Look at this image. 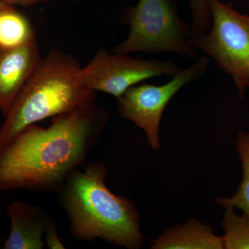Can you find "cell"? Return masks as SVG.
<instances>
[{
  "label": "cell",
  "instance_id": "obj_1",
  "mask_svg": "<svg viewBox=\"0 0 249 249\" xmlns=\"http://www.w3.org/2000/svg\"><path fill=\"white\" fill-rule=\"evenodd\" d=\"M93 104L53 117L48 127L31 124L0 147V191H58L84 163L109 121Z\"/></svg>",
  "mask_w": 249,
  "mask_h": 249
},
{
  "label": "cell",
  "instance_id": "obj_2",
  "mask_svg": "<svg viewBox=\"0 0 249 249\" xmlns=\"http://www.w3.org/2000/svg\"><path fill=\"white\" fill-rule=\"evenodd\" d=\"M107 168L101 163L69 174L58 192L70 233L81 242L100 238L126 249H141L144 240L138 210L132 201L107 188Z\"/></svg>",
  "mask_w": 249,
  "mask_h": 249
},
{
  "label": "cell",
  "instance_id": "obj_3",
  "mask_svg": "<svg viewBox=\"0 0 249 249\" xmlns=\"http://www.w3.org/2000/svg\"><path fill=\"white\" fill-rule=\"evenodd\" d=\"M81 68L70 54L49 51L0 127V147L31 124L93 104L96 92L85 84Z\"/></svg>",
  "mask_w": 249,
  "mask_h": 249
},
{
  "label": "cell",
  "instance_id": "obj_4",
  "mask_svg": "<svg viewBox=\"0 0 249 249\" xmlns=\"http://www.w3.org/2000/svg\"><path fill=\"white\" fill-rule=\"evenodd\" d=\"M119 20L129 26V32L114 47V53H174L189 60L198 57L191 42V24L181 19L172 0H139L124 9Z\"/></svg>",
  "mask_w": 249,
  "mask_h": 249
},
{
  "label": "cell",
  "instance_id": "obj_5",
  "mask_svg": "<svg viewBox=\"0 0 249 249\" xmlns=\"http://www.w3.org/2000/svg\"><path fill=\"white\" fill-rule=\"evenodd\" d=\"M207 3L211 28L191 42L231 77L242 101L249 88V16L220 0H207Z\"/></svg>",
  "mask_w": 249,
  "mask_h": 249
},
{
  "label": "cell",
  "instance_id": "obj_6",
  "mask_svg": "<svg viewBox=\"0 0 249 249\" xmlns=\"http://www.w3.org/2000/svg\"><path fill=\"white\" fill-rule=\"evenodd\" d=\"M210 63L211 59L206 55L198 56L164 84L142 83L129 88L116 98L118 113L142 129L152 150H158L160 147V124L166 106L183 87L204 76Z\"/></svg>",
  "mask_w": 249,
  "mask_h": 249
},
{
  "label": "cell",
  "instance_id": "obj_7",
  "mask_svg": "<svg viewBox=\"0 0 249 249\" xmlns=\"http://www.w3.org/2000/svg\"><path fill=\"white\" fill-rule=\"evenodd\" d=\"M181 69L172 60H143L101 49L82 67L81 77L90 89L118 98L145 80L158 76L172 77Z\"/></svg>",
  "mask_w": 249,
  "mask_h": 249
},
{
  "label": "cell",
  "instance_id": "obj_8",
  "mask_svg": "<svg viewBox=\"0 0 249 249\" xmlns=\"http://www.w3.org/2000/svg\"><path fill=\"white\" fill-rule=\"evenodd\" d=\"M42 58L37 39L24 47L0 52V111L4 119Z\"/></svg>",
  "mask_w": 249,
  "mask_h": 249
},
{
  "label": "cell",
  "instance_id": "obj_9",
  "mask_svg": "<svg viewBox=\"0 0 249 249\" xmlns=\"http://www.w3.org/2000/svg\"><path fill=\"white\" fill-rule=\"evenodd\" d=\"M11 222L9 235L3 249H43L44 232L49 221L45 211L26 201H14L6 207Z\"/></svg>",
  "mask_w": 249,
  "mask_h": 249
},
{
  "label": "cell",
  "instance_id": "obj_10",
  "mask_svg": "<svg viewBox=\"0 0 249 249\" xmlns=\"http://www.w3.org/2000/svg\"><path fill=\"white\" fill-rule=\"evenodd\" d=\"M152 249H224L223 237L214 235L213 229L196 219L177 224L160 234Z\"/></svg>",
  "mask_w": 249,
  "mask_h": 249
},
{
  "label": "cell",
  "instance_id": "obj_11",
  "mask_svg": "<svg viewBox=\"0 0 249 249\" xmlns=\"http://www.w3.org/2000/svg\"><path fill=\"white\" fill-rule=\"evenodd\" d=\"M36 39L32 24L25 15L12 6L0 11V52L24 47Z\"/></svg>",
  "mask_w": 249,
  "mask_h": 249
},
{
  "label": "cell",
  "instance_id": "obj_12",
  "mask_svg": "<svg viewBox=\"0 0 249 249\" xmlns=\"http://www.w3.org/2000/svg\"><path fill=\"white\" fill-rule=\"evenodd\" d=\"M235 145L242 163V182L233 196L217 197L215 202L224 209L237 208L249 217V132H239Z\"/></svg>",
  "mask_w": 249,
  "mask_h": 249
},
{
  "label": "cell",
  "instance_id": "obj_13",
  "mask_svg": "<svg viewBox=\"0 0 249 249\" xmlns=\"http://www.w3.org/2000/svg\"><path fill=\"white\" fill-rule=\"evenodd\" d=\"M224 249H249V217L238 215L234 209H225L222 221Z\"/></svg>",
  "mask_w": 249,
  "mask_h": 249
},
{
  "label": "cell",
  "instance_id": "obj_14",
  "mask_svg": "<svg viewBox=\"0 0 249 249\" xmlns=\"http://www.w3.org/2000/svg\"><path fill=\"white\" fill-rule=\"evenodd\" d=\"M191 15V39L196 38L209 30L211 26L207 0H186Z\"/></svg>",
  "mask_w": 249,
  "mask_h": 249
},
{
  "label": "cell",
  "instance_id": "obj_15",
  "mask_svg": "<svg viewBox=\"0 0 249 249\" xmlns=\"http://www.w3.org/2000/svg\"><path fill=\"white\" fill-rule=\"evenodd\" d=\"M44 235H45L46 245L49 249H65V245L59 237L58 231H57V224L54 219H51L49 221Z\"/></svg>",
  "mask_w": 249,
  "mask_h": 249
},
{
  "label": "cell",
  "instance_id": "obj_16",
  "mask_svg": "<svg viewBox=\"0 0 249 249\" xmlns=\"http://www.w3.org/2000/svg\"><path fill=\"white\" fill-rule=\"evenodd\" d=\"M10 6H20L23 7H30L41 3L49 2L52 0H1Z\"/></svg>",
  "mask_w": 249,
  "mask_h": 249
},
{
  "label": "cell",
  "instance_id": "obj_17",
  "mask_svg": "<svg viewBox=\"0 0 249 249\" xmlns=\"http://www.w3.org/2000/svg\"><path fill=\"white\" fill-rule=\"evenodd\" d=\"M6 236L5 234L0 232V247L3 245L4 243L5 240H6Z\"/></svg>",
  "mask_w": 249,
  "mask_h": 249
},
{
  "label": "cell",
  "instance_id": "obj_18",
  "mask_svg": "<svg viewBox=\"0 0 249 249\" xmlns=\"http://www.w3.org/2000/svg\"><path fill=\"white\" fill-rule=\"evenodd\" d=\"M10 6V5L6 4V3L3 2L2 1L0 0V11H1V9H4V8H6V6Z\"/></svg>",
  "mask_w": 249,
  "mask_h": 249
}]
</instances>
